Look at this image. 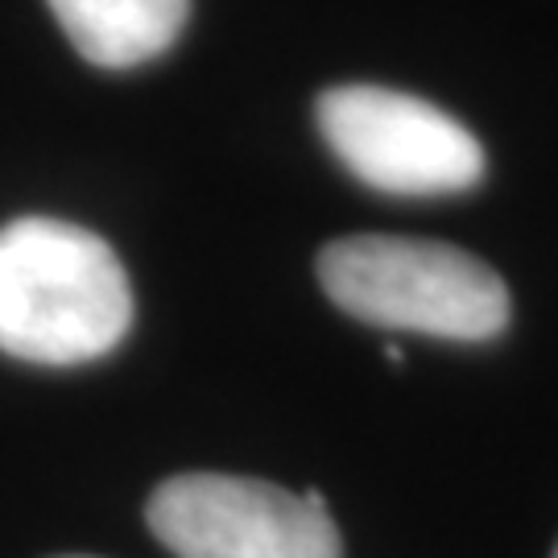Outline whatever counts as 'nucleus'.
Segmentation results:
<instances>
[{
  "label": "nucleus",
  "mask_w": 558,
  "mask_h": 558,
  "mask_svg": "<svg viewBox=\"0 0 558 558\" xmlns=\"http://www.w3.org/2000/svg\"><path fill=\"white\" fill-rule=\"evenodd\" d=\"M50 9L83 59L124 71L174 46L191 0H50Z\"/></svg>",
  "instance_id": "5"
},
{
  "label": "nucleus",
  "mask_w": 558,
  "mask_h": 558,
  "mask_svg": "<svg viewBox=\"0 0 558 558\" xmlns=\"http://www.w3.org/2000/svg\"><path fill=\"white\" fill-rule=\"evenodd\" d=\"M133 327V290L108 240L25 216L0 228V352L29 364H87Z\"/></svg>",
  "instance_id": "1"
},
{
  "label": "nucleus",
  "mask_w": 558,
  "mask_h": 558,
  "mask_svg": "<svg viewBox=\"0 0 558 558\" xmlns=\"http://www.w3.org/2000/svg\"><path fill=\"white\" fill-rule=\"evenodd\" d=\"M323 141L385 195H456L484 179V149L451 112L393 87L348 83L315 104Z\"/></svg>",
  "instance_id": "3"
},
{
  "label": "nucleus",
  "mask_w": 558,
  "mask_h": 558,
  "mask_svg": "<svg viewBox=\"0 0 558 558\" xmlns=\"http://www.w3.org/2000/svg\"><path fill=\"white\" fill-rule=\"evenodd\" d=\"M385 356L393 360V364H401V348H398V343H389V348H385Z\"/></svg>",
  "instance_id": "6"
},
{
  "label": "nucleus",
  "mask_w": 558,
  "mask_h": 558,
  "mask_svg": "<svg viewBox=\"0 0 558 558\" xmlns=\"http://www.w3.org/2000/svg\"><path fill=\"white\" fill-rule=\"evenodd\" d=\"M555 558H558V546H555Z\"/></svg>",
  "instance_id": "7"
},
{
  "label": "nucleus",
  "mask_w": 558,
  "mask_h": 558,
  "mask_svg": "<svg viewBox=\"0 0 558 558\" xmlns=\"http://www.w3.org/2000/svg\"><path fill=\"white\" fill-rule=\"evenodd\" d=\"M327 299L352 319L480 343L509 327V290L493 265L418 236H343L319 253Z\"/></svg>",
  "instance_id": "2"
},
{
  "label": "nucleus",
  "mask_w": 558,
  "mask_h": 558,
  "mask_svg": "<svg viewBox=\"0 0 558 558\" xmlns=\"http://www.w3.org/2000/svg\"><path fill=\"white\" fill-rule=\"evenodd\" d=\"M75 558H80V555H75Z\"/></svg>",
  "instance_id": "8"
},
{
  "label": "nucleus",
  "mask_w": 558,
  "mask_h": 558,
  "mask_svg": "<svg viewBox=\"0 0 558 558\" xmlns=\"http://www.w3.org/2000/svg\"><path fill=\"white\" fill-rule=\"evenodd\" d=\"M154 538L174 558H343L323 493L223 472H182L145 505Z\"/></svg>",
  "instance_id": "4"
}]
</instances>
